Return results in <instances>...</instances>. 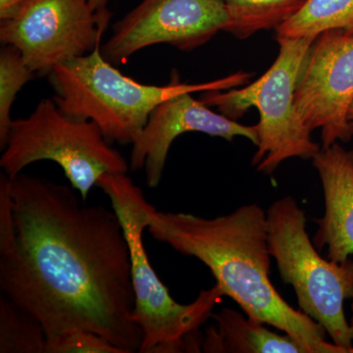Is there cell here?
Listing matches in <instances>:
<instances>
[{
  "label": "cell",
  "instance_id": "3",
  "mask_svg": "<svg viewBox=\"0 0 353 353\" xmlns=\"http://www.w3.org/2000/svg\"><path fill=\"white\" fill-rule=\"evenodd\" d=\"M58 108L73 119L92 121L108 141L132 145L162 102L183 94L228 90L252 77L236 72L205 83H183L176 72L163 85L130 78L102 55L101 46L83 57L59 65L50 74Z\"/></svg>",
  "mask_w": 353,
  "mask_h": 353
},
{
  "label": "cell",
  "instance_id": "14",
  "mask_svg": "<svg viewBox=\"0 0 353 353\" xmlns=\"http://www.w3.org/2000/svg\"><path fill=\"white\" fill-rule=\"evenodd\" d=\"M332 30L353 36V0H306L299 12L276 29V39L318 37Z\"/></svg>",
  "mask_w": 353,
  "mask_h": 353
},
{
  "label": "cell",
  "instance_id": "5",
  "mask_svg": "<svg viewBox=\"0 0 353 353\" xmlns=\"http://www.w3.org/2000/svg\"><path fill=\"white\" fill-rule=\"evenodd\" d=\"M318 37L277 39L279 54L270 68L243 88L201 92L199 99L232 120L252 108L259 110V143L252 158L256 171L272 175L290 158L312 159L321 150L311 138L296 106L297 81Z\"/></svg>",
  "mask_w": 353,
  "mask_h": 353
},
{
  "label": "cell",
  "instance_id": "22",
  "mask_svg": "<svg viewBox=\"0 0 353 353\" xmlns=\"http://www.w3.org/2000/svg\"><path fill=\"white\" fill-rule=\"evenodd\" d=\"M348 119L353 122V101L352 105H350V110H348Z\"/></svg>",
  "mask_w": 353,
  "mask_h": 353
},
{
  "label": "cell",
  "instance_id": "6",
  "mask_svg": "<svg viewBox=\"0 0 353 353\" xmlns=\"http://www.w3.org/2000/svg\"><path fill=\"white\" fill-rule=\"evenodd\" d=\"M269 250L285 284L296 292L303 312L321 325L332 341L353 353L345 299L353 294V260L323 259L309 238L305 212L285 196L267 210Z\"/></svg>",
  "mask_w": 353,
  "mask_h": 353
},
{
  "label": "cell",
  "instance_id": "9",
  "mask_svg": "<svg viewBox=\"0 0 353 353\" xmlns=\"http://www.w3.org/2000/svg\"><path fill=\"white\" fill-rule=\"evenodd\" d=\"M229 24L222 0H143L113 25L102 46L104 58L115 66L157 44L183 51L201 48Z\"/></svg>",
  "mask_w": 353,
  "mask_h": 353
},
{
  "label": "cell",
  "instance_id": "19",
  "mask_svg": "<svg viewBox=\"0 0 353 353\" xmlns=\"http://www.w3.org/2000/svg\"><path fill=\"white\" fill-rule=\"evenodd\" d=\"M29 0H0V22L15 17Z\"/></svg>",
  "mask_w": 353,
  "mask_h": 353
},
{
  "label": "cell",
  "instance_id": "20",
  "mask_svg": "<svg viewBox=\"0 0 353 353\" xmlns=\"http://www.w3.org/2000/svg\"><path fill=\"white\" fill-rule=\"evenodd\" d=\"M88 2L101 22L108 26L111 18V12L108 9L109 0H88Z\"/></svg>",
  "mask_w": 353,
  "mask_h": 353
},
{
  "label": "cell",
  "instance_id": "1",
  "mask_svg": "<svg viewBox=\"0 0 353 353\" xmlns=\"http://www.w3.org/2000/svg\"><path fill=\"white\" fill-rule=\"evenodd\" d=\"M0 290L52 338L83 329L139 352L132 263L115 211L67 185L0 176Z\"/></svg>",
  "mask_w": 353,
  "mask_h": 353
},
{
  "label": "cell",
  "instance_id": "7",
  "mask_svg": "<svg viewBox=\"0 0 353 353\" xmlns=\"http://www.w3.org/2000/svg\"><path fill=\"white\" fill-rule=\"evenodd\" d=\"M59 165L72 188L85 201L105 174L127 173L129 162L92 121L73 119L53 99H43L28 117L13 120L0 167L9 178L34 162Z\"/></svg>",
  "mask_w": 353,
  "mask_h": 353
},
{
  "label": "cell",
  "instance_id": "2",
  "mask_svg": "<svg viewBox=\"0 0 353 353\" xmlns=\"http://www.w3.org/2000/svg\"><path fill=\"white\" fill-rule=\"evenodd\" d=\"M148 230L155 241L205 265L224 296L246 315L290 334L308 353H350L327 341L321 325L292 307L272 284L267 213L259 204L215 218L157 210Z\"/></svg>",
  "mask_w": 353,
  "mask_h": 353
},
{
  "label": "cell",
  "instance_id": "11",
  "mask_svg": "<svg viewBox=\"0 0 353 353\" xmlns=\"http://www.w3.org/2000/svg\"><path fill=\"white\" fill-rule=\"evenodd\" d=\"M192 94L187 92L162 102L132 143L130 170L143 169L146 185L150 189L161 182L172 143L185 132H202L228 141L243 137L259 145L256 126H245L215 112Z\"/></svg>",
  "mask_w": 353,
  "mask_h": 353
},
{
  "label": "cell",
  "instance_id": "4",
  "mask_svg": "<svg viewBox=\"0 0 353 353\" xmlns=\"http://www.w3.org/2000/svg\"><path fill=\"white\" fill-rule=\"evenodd\" d=\"M97 187L108 196L129 245L134 294L132 319L143 332L139 353L201 352L199 330L223 294L217 285L201 290L192 303H179L152 266L143 234L157 208L127 173L105 174Z\"/></svg>",
  "mask_w": 353,
  "mask_h": 353
},
{
  "label": "cell",
  "instance_id": "18",
  "mask_svg": "<svg viewBox=\"0 0 353 353\" xmlns=\"http://www.w3.org/2000/svg\"><path fill=\"white\" fill-rule=\"evenodd\" d=\"M46 353H124L99 334L76 329L46 339Z\"/></svg>",
  "mask_w": 353,
  "mask_h": 353
},
{
  "label": "cell",
  "instance_id": "21",
  "mask_svg": "<svg viewBox=\"0 0 353 353\" xmlns=\"http://www.w3.org/2000/svg\"><path fill=\"white\" fill-rule=\"evenodd\" d=\"M352 318H350V322H348V324H350V338H352V343H353V294L352 296Z\"/></svg>",
  "mask_w": 353,
  "mask_h": 353
},
{
  "label": "cell",
  "instance_id": "13",
  "mask_svg": "<svg viewBox=\"0 0 353 353\" xmlns=\"http://www.w3.org/2000/svg\"><path fill=\"white\" fill-rule=\"evenodd\" d=\"M215 324L206 329L201 352L206 353H308L290 334H280L265 323L231 308L212 313Z\"/></svg>",
  "mask_w": 353,
  "mask_h": 353
},
{
  "label": "cell",
  "instance_id": "15",
  "mask_svg": "<svg viewBox=\"0 0 353 353\" xmlns=\"http://www.w3.org/2000/svg\"><path fill=\"white\" fill-rule=\"evenodd\" d=\"M229 15L227 32L250 38L263 30L277 29L301 10L306 0H222Z\"/></svg>",
  "mask_w": 353,
  "mask_h": 353
},
{
  "label": "cell",
  "instance_id": "12",
  "mask_svg": "<svg viewBox=\"0 0 353 353\" xmlns=\"http://www.w3.org/2000/svg\"><path fill=\"white\" fill-rule=\"evenodd\" d=\"M324 192L325 212L313 243L327 259L347 261L353 255V150L340 143L321 148L312 158Z\"/></svg>",
  "mask_w": 353,
  "mask_h": 353
},
{
  "label": "cell",
  "instance_id": "17",
  "mask_svg": "<svg viewBox=\"0 0 353 353\" xmlns=\"http://www.w3.org/2000/svg\"><path fill=\"white\" fill-rule=\"evenodd\" d=\"M36 76L15 46L3 44L0 50V148H6L13 120L11 110L18 92Z\"/></svg>",
  "mask_w": 353,
  "mask_h": 353
},
{
  "label": "cell",
  "instance_id": "16",
  "mask_svg": "<svg viewBox=\"0 0 353 353\" xmlns=\"http://www.w3.org/2000/svg\"><path fill=\"white\" fill-rule=\"evenodd\" d=\"M46 339L39 321L0 294V353H46Z\"/></svg>",
  "mask_w": 353,
  "mask_h": 353
},
{
  "label": "cell",
  "instance_id": "8",
  "mask_svg": "<svg viewBox=\"0 0 353 353\" xmlns=\"http://www.w3.org/2000/svg\"><path fill=\"white\" fill-rule=\"evenodd\" d=\"M106 29L88 0H29L0 22V41L15 46L34 75L44 77L94 51Z\"/></svg>",
  "mask_w": 353,
  "mask_h": 353
},
{
  "label": "cell",
  "instance_id": "10",
  "mask_svg": "<svg viewBox=\"0 0 353 353\" xmlns=\"http://www.w3.org/2000/svg\"><path fill=\"white\" fill-rule=\"evenodd\" d=\"M353 101V36L332 30L315 39L296 88V106L304 124L321 130L322 148L353 137L348 110Z\"/></svg>",
  "mask_w": 353,
  "mask_h": 353
}]
</instances>
